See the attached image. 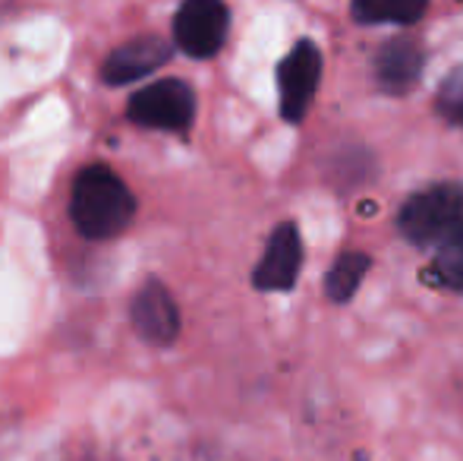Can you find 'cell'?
<instances>
[{"label":"cell","instance_id":"1","mask_svg":"<svg viewBox=\"0 0 463 461\" xmlns=\"http://www.w3.org/2000/svg\"><path fill=\"white\" fill-rule=\"evenodd\" d=\"M136 216V197L108 165H89L76 174L70 218L89 240H108L129 228Z\"/></svg>","mask_w":463,"mask_h":461},{"label":"cell","instance_id":"2","mask_svg":"<svg viewBox=\"0 0 463 461\" xmlns=\"http://www.w3.org/2000/svg\"><path fill=\"white\" fill-rule=\"evenodd\" d=\"M463 228V184L445 180V184L422 187L410 193L407 203L397 212V231L403 240L416 246L445 244L454 231Z\"/></svg>","mask_w":463,"mask_h":461},{"label":"cell","instance_id":"3","mask_svg":"<svg viewBox=\"0 0 463 461\" xmlns=\"http://www.w3.org/2000/svg\"><path fill=\"white\" fill-rule=\"evenodd\" d=\"M322 82V48L312 38H299L278 67V99L280 117L287 123H303L316 101Z\"/></svg>","mask_w":463,"mask_h":461},{"label":"cell","instance_id":"4","mask_svg":"<svg viewBox=\"0 0 463 461\" xmlns=\"http://www.w3.org/2000/svg\"><path fill=\"white\" fill-rule=\"evenodd\" d=\"M127 117L139 127L186 133L195 117V95L184 80H161L129 99Z\"/></svg>","mask_w":463,"mask_h":461},{"label":"cell","instance_id":"5","mask_svg":"<svg viewBox=\"0 0 463 461\" xmlns=\"http://www.w3.org/2000/svg\"><path fill=\"white\" fill-rule=\"evenodd\" d=\"M231 32V10L218 0H189L174 16V42L195 61L214 57Z\"/></svg>","mask_w":463,"mask_h":461},{"label":"cell","instance_id":"6","mask_svg":"<svg viewBox=\"0 0 463 461\" xmlns=\"http://www.w3.org/2000/svg\"><path fill=\"white\" fill-rule=\"evenodd\" d=\"M303 269V237L297 222H280L271 231L259 265L252 269V284L259 291H290Z\"/></svg>","mask_w":463,"mask_h":461},{"label":"cell","instance_id":"7","mask_svg":"<svg viewBox=\"0 0 463 461\" xmlns=\"http://www.w3.org/2000/svg\"><path fill=\"white\" fill-rule=\"evenodd\" d=\"M133 326L148 345L167 348L180 335V310L161 282H146L133 297Z\"/></svg>","mask_w":463,"mask_h":461},{"label":"cell","instance_id":"8","mask_svg":"<svg viewBox=\"0 0 463 461\" xmlns=\"http://www.w3.org/2000/svg\"><path fill=\"white\" fill-rule=\"evenodd\" d=\"M375 82L388 95H407L416 82L422 80V70H426V51L416 38L401 35L391 38L382 44V51L375 54Z\"/></svg>","mask_w":463,"mask_h":461},{"label":"cell","instance_id":"9","mask_svg":"<svg viewBox=\"0 0 463 461\" xmlns=\"http://www.w3.org/2000/svg\"><path fill=\"white\" fill-rule=\"evenodd\" d=\"M167 61H171V44L161 35H142V38H133V42L120 44V48L104 61L101 80L108 82V86H127V82L142 80V76L161 70Z\"/></svg>","mask_w":463,"mask_h":461},{"label":"cell","instance_id":"10","mask_svg":"<svg viewBox=\"0 0 463 461\" xmlns=\"http://www.w3.org/2000/svg\"><path fill=\"white\" fill-rule=\"evenodd\" d=\"M369 265H372V259L363 250H344L341 256L335 259V265H331L328 278H325V294L335 303H350L356 291H360Z\"/></svg>","mask_w":463,"mask_h":461},{"label":"cell","instance_id":"11","mask_svg":"<svg viewBox=\"0 0 463 461\" xmlns=\"http://www.w3.org/2000/svg\"><path fill=\"white\" fill-rule=\"evenodd\" d=\"M426 282L454 291V294H463V228L454 231L445 244H439V253H435L426 269Z\"/></svg>","mask_w":463,"mask_h":461},{"label":"cell","instance_id":"12","mask_svg":"<svg viewBox=\"0 0 463 461\" xmlns=\"http://www.w3.org/2000/svg\"><path fill=\"white\" fill-rule=\"evenodd\" d=\"M350 16L360 25H416L426 16V6H366V4H350Z\"/></svg>","mask_w":463,"mask_h":461},{"label":"cell","instance_id":"13","mask_svg":"<svg viewBox=\"0 0 463 461\" xmlns=\"http://www.w3.org/2000/svg\"><path fill=\"white\" fill-rule=\"evenodd\" d=\"M439 111L463 130V63H460L458 70H451V76L441 82V89H439Z\"/></svg>","mask_w":463,"mask_h":461}]
</instances>
